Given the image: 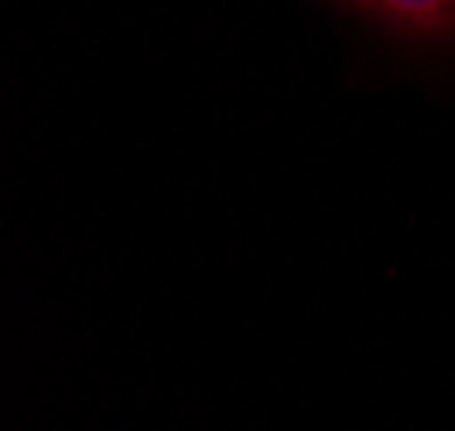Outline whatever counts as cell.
Returning <instances> with one entry per match:
<instances>
[{"label": "cell", "instance_id": "cell-1", "mask_svg": "<svg viewBox=\"0 0 455 431\" xmlns=\"http://www.w3.org/2000/svg\"><path fill=\"white\" fill-rule=\"evenodd\" d=\"M342 4L408 35L455 31V0H342Z\"/></svg>", "mask_w": 455, "mask_h": 431}]
</instances>
